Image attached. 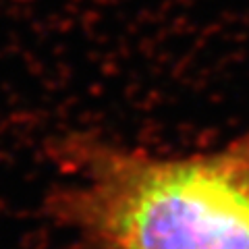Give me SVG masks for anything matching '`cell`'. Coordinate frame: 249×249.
Wrapping results in <instances>:
<instances>
[{
  "instance_id": "1",
  "label": "cell",
  "mask_w": 249,
  "mask_h": 249,
  "mask_svg": "<svg viewBox=\"0 0 249 249\" xmlns=\"http://www.w3.org/2000/svg\"><path fill=\"white\" fill-rule=\"evenodd\" d=\"M50 212L91 249H249V131L212 152L160 156L75 135Z\"/></svg>"
}]
</instances>
